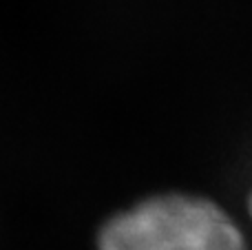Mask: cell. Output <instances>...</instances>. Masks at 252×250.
Here are the masks:
<instances>
[{"label":"cell","mask_w":252,"mask_h":250,"mask_svg":"<svg viewBox=\"0 0 252 250\" xmlns=\"http://www.w3.org/2000/svg\"><path fill=\"white\" fill-rule=\"evenodd\" d=\"M97 250H250L239 221L215 199L166 190L115 213L97 233Z\"/></svg>","instance_id":"cell-1"},{"label":"cell","mask_w":252,"mask_h":250,"mask_svg":"<svg viewBox=\"0 0 252 250\" xmlns=\"http://www.w3.org/2000/svg\"><path fill=\"white\" fill-rule=\"evenodd\" d=\"M246 208H248V217H250V221H252V188H250V193H248V199H246Z\"/></svg>","instance_id":"cell-2"}]
</instances>
